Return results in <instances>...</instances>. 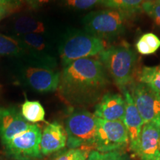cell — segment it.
<instances>
[{
    "label": "cell",
    "instance_id": "cell-1",
    "mask_svg": "<svg viewBox=\"0 0 160 160\" xmlns=\"http://www.w3.org/2000/svg\"><path fill=\"white\" fill-rule=\"evenodd\" d=\"M105 71L99 59H77L64 67L58 89L65 99L72 102L96 99L107 85Z\"/></svg>",
    "mask_w": 160,
    "mask_h": 160
},
{
    "label": "cell",
    "instance_id": "cell-2",
    "mask_svg": "<svg viewBox=\"0 0 160 160\" xmlns=\"http://www.w3.org/2000/svg\"><path fill=\"white\" fill-rule=\"evenodd\" d=\"M100 61L121 90L127 88L134 74L137 56L128 44L111 46L99 54Z\"/></svg>",
    "mask_w": 160,
    "mask_h": 160
},
{
    "label": "cell",
    "instance_id": "cell-3",
    "mask_svg": "<svg viewBox=\"0 0 160 160\" xmlns=\"http://www.w3.org/2000/svg\"><path fill=\"white\" fill-rule=\"evenodd\" d=\"M67 146L68 148H94L97 117L85 110H76L65 120Z\"/></svg>",
    "mask_w": 160,
    "mask_h": 160
},
{
    "label": "cell",
    "instance_id": "cell-4",
    "mask_svg": "<svg viewBox=\"0 0 160 160\" xmlns=\"http://www.w3.org/2000/svg\"><path fill=\"white\" fill-rule=\"evenodd\" d=\"M105 50L103 39L87 32L77 31L66 37L60 45L59 53L65 67L77 59L99 55Z\"/></svg>",
    "mask_w": 160,
    "mask_h": 160
},
{
    "label": "cell",
    "instance_id": "cell-5",
    "mask_svg": "<svg viewBox=\"0 0 160 160\" xmlns=\"http://www.w3.org/2000/svg\"><path fill=\"white\" fill-rule=\"evenodd\" d=\"M131 13L116 9L93 11L83 19L85 31L99 37L113 38L124 33Z\"/></svg>",
    "mask_w": 160,
    "mask_h": 160
},
{
    "label": "cell",
    "instance_id": "cell-6",
    "mask_svg": "<svg viewBox=\"0 0 160 160\" xmlns=\"http://www.w3.org/2000/svg\"><path fill=\"white\" fill-rule=\"evenodd\" d=\"M128 145V134L123 121H107L97 118L95 151L101 153L119 151Z\"/></svg>",
    "mask_w": 160,
    "mask_h": 160
},
{
    "label": "cell",
    "instance_id": "cell-7",
    "mask_svg": "<svg viewBox=\"0 0 160 160\" xmlns=\"http://www.w3.org/2000/svg\"><path fill=\"white\" fill-rule=\"evenodd\" d=\"M42 131L36 124L22 132L4 145L6 153L15 160H37L42 155L40 150Z\"/></svg>",
    "mask_w": 160,
    "mask_h": 160
},
{
    "label": "cell",
    "instance_id": "cell-8",
    "mask_svg": "<svg viewBox=\"0 0 160 160\" xmlns=\"http://www.w3.org/2000/svg\"><path fill=\"white\" fill-rule=\"evenodd\" d=\"M131 94L144 123L160 127V94L139 82L132 86Z\"/></svg>",
    "mask_w": 160,
    "mask_h": 160
},
{
    "label": "cell",
    "instance_id": "cell-9",
    "mask_svg": "<svg viewBox=\"0 0 160 160\" xmlns=\"http://www.w3.org/2000/svg\"><path fill=\"white\" fill-rule=\"evenodd\" d=\"M60 77L59 71L37 65L25 68L21 74L23 82L39 93L57 91L59 85Z\"/></svg>",
    "mask_w": 160,
    "mask_h": 160
},
{
    "label": "cell",
    "instance_id": "cell-10",
    "mask_svg": "<svg viewBox=\"0 0 160 160\" xmlns=\"http://www.w3.org/2000/svg\"><path fill=\"white\" fill-rule=\"evenodd\" d=\"M25 51V54L33 60L37 66L53 68L56 61L49 53L47 39L42 34H26L17 36Z\"/></svg>",
    "mask_w": 160,
    "mask_h": 160
},
{
    "label": "cell",
    "instance_id": "cell-11",
    "mask_svg": "<svg viewBox=\"0 0 160 160\" xmlns=\"http://www.w3.org/2000/svg\"><path fill=\"white\" fill-rule=\"evenodd\" d=\"M122 91L123 92L125 102V112L123 122L128 134L130 148L136 154L139 147L140 135L145 123L128 90L125 88Z\"/></svg>",
    "mask_w": 160,
    "mask_h": 160
},
{
    "label": "cell",
    "instance_id": "cell-12",
    "mask_svg": "<svg viewBox=\"0 0 160 160\" xmlns=\"http://www.w3.org/2000/svg\"><path fill=\"white\" fill-rule=\"evenodd\" d=\"M31 125L21 113L13 108H0V139L3 145L8 143L15 136L28 129Z\"/></svg>",
    "mask_w": 160,
    "mask_h": 160
},
{
    "label": "cell",
    "instance_id": "cell-13",
    "mask_svg": "<svg viewBox=\"0 0 160 160\" xmlns=\"http://www.w3.org/2000/svg\"><path fill=\"white\" fill-rule=\"evenodd\" d=\"M160 127L153 123L143 125L136 155L141 160H160Z\"/></svg>",
    "mask_w": 160,
    "mask_h": 160
},
{
    "label": "cell",
    "instance_id": "cell-14",
    "mask_svg": "<svg viewBox=\"0 0 160 160\" xmlns=\"http://www.w3.org/2000/svg\"><path fill=\"white\" fill-rule=\"evenodd\" d=\"M125 102L119 93H108L96 105L94 114L99 119L107 121H123Z\"/></svg>",
    "mask_w": 160,
    "mask_h": 160
},
{
    "label": "cell",
    "instance_id": "cell-15",
    "mask_svg": "<svg viewBox=\"0 0 160 160\" xmlns=\"http://www.w3.org/2000/svg\"><path fill=\"white\" fill-rule=\"evenodd\" d=\"M67 145V133L61 124L53 122L42 132L40 150L42 156H48L62 150Z\"/></svg>",
    "mask_w": 160,
    "mask_h": 160
},
{
    "label": "cell",
    "instance_id": "cell-16",
    "mask_svg": "<svg viewBox=\"0 0 160 160\" xmlns=\"http://www.w3.org/2000/svg\"><path fill=\"white\" fill-rule=\"evenodd\" d=\"M12 29L17 36L42 34L47 32L45 24L41 20L28 16H21L13 20Z\"/></svg>",
    "mask_w": 160,
    "mask_h": 160
},
{
    "label": "cell",
    "instance_id": "cell-17",
    "mask_svg": "<svg viewBox=\"0 0 160 160\" xmlns=\"http://www.w3.org/2000/svg\"><path fill=\"white\" fill-rule=\"evenodd\" d=\"M20 113L28 122L36 124L45 121V111L39 101L26 99L21 106Z\"/></svg>",
    "mask_w": 160,
    "mask_h": 160
},
{
    "label": "cell",
    "instance_id": "cell-18",
    "mask_svg": "<svg viewBox=\"0 0 160 160\" xmlns=\"http://www.w3.org/2000/svg\"><path fill=\"white\" fill-rule=\"evenodd\" d=\"M25 54V50L17 37L0 33V57H19Z\"/></svg>",
    "mask_w": 160,
    "mask_h": 160
},
{
    "label": "cell",
    "instance_id": "cell-19",
    "mask_svg": "<svg viewBox=\"0 0 160 160\" xmlns=\"http://www.w3.org/2000/svg\"><path fill=\"white\" fill-rule=\"evenodd\" d=\"M139 82L148 85L160 94V65L144 67L139 74Z\"/></svg>",
    "mask_w": 160,
    "mask_h": 160
},
{
    "label": "cell",
    "instance_id": "cell-20",
    "mask_svg": "<svg viewBox=\"0 0 160 160\" xmlns=\"http://www.w3.org/2000/svg\"><path fill=\"white\" fill-rule=\"evenodd\" d=\"M152 0H103V4L111 9L131 13L142 8L145 2Z\"/></svg>",
    "mask_w": 160,
    "mask_h": 160
},
{
    "label": "cell",
    "instance_id": "cell-21",
    "mask_svg": "<svg viewBox=\"0 0 160 160\" xmlns=\"http://www.w3.org/2000/svg\"><path fill=\"white\" fill-rule=\"evenodd\" d=\"M91 151L93 150L85 148H68L60 152L50 160H84L88 159Z\"/></svg>",
    "mask_w": 160,
    "mask_h": 160
},
{
    "label": "cell",
    "instance_id": "cell-22",
    "mask_svg": "<svg viewBox=\"0 0 160 160\" xmlns=\"http://www.w3.org/2000/svg\"><path fill=\"white\" fill-rule=\"evenodd\" d=\"M142 8L160 28V0L145 2L142 5Z\"/></svg>",
    "mask_w": 160,
    "mask_h": 160
},
{
    "label": "cell",
    "instance_id": "cell-23",
    "mask_svg": "<svg viewBox=\"0 0 160 160\" xmlns=\"http://www.w3.org/2000/svg\"><path fill=\"white\" fill-rule=\"evenodd\" d=\"M64 4L76 10H87L103 4V0H64Z\"/></svg>",
    "mask_w": 160,
    "mask_h": 160
},
{
    "label": "cell",
    "instance_id": "cell-24",
    "mask_svg": "<svg viewBox=\"0 0 160 160\" xmlns=\"http://www.w3.org/2000/svg\"><path fill=\"white\" fill-rule=\"evenodd\" d=\"M88 160H125V159L119 151L101 153L93 150L90 152Z\"/></svg>",
    "mask_w": 160,
    "mask_h": 160
},
{
    "label": "cell",
    "instance_id": "cell-25",
    "mask_svg": "<svg viewBox=\"0 0 160 160\" xmlns=\"http://www.w3.org/2000/svg\"><path fill=\"white\" fill-rule=\"evenodd\" d=\"M145 40L153 53L160 48V39L153 33H146L141 37Z\"/></svg>",
    "mask_w": 160,
    "mask_h": 160
},
{
    "label": "cell",
    "instance_id": "cell-26",
    "mask_svg": "<svg viewBox=\"0 0 160 160\" xmlns=\"http://www.w3.org/2000/svg\"><path fill=\"white\" fill-rule=\"evenodd\" d=\"M136 48H137L138 53H139L142 55H149L153 53V51L148 45V43L142 37H140L139 39L137 41V44H136Z\"/></svg>",
    "mask_w": 160,
    "mask_h": 160
},
{
    "label": "cell",
    "instance_id": "cell-27",
    "mask_svg": "<svg viewBox=\"0 0 160 160\" xmlns=\"http://www.w3.org/2000/svg\"><path fill=\"white\" fill-rule=\"evenodd\" d=\"M51 1H53V0H25L28 5L33 8L41 7V6L45 5V4L48 3Z\"/></svg>",
    "mask_w": 160,
    "mask_h": 160
},
{
    "label": "cell",
    "instance_id": "cell-28",
    "mask_svg": "<svg viewBox=\"0 0 160 160\" xmlns=\"http://www.w3.org/2000/svg\"><path fill=\"white\" fill-rule=\"evenodd\" d=\"M18 4H19V0H0V5L5 6L8 8L17 5Z\"/></svg>",
    "mask_w": 160,
    "mask_h": 160
},
{
    "label": "cell",
    "instance_id": "cell-29",
    "mask_svg": "<svg viewBox=\"0 0 160 160\" xmlns=\"http://www.w3.org/2000/svg\"><path fill=\"white\" fill-rule=\"evenodd\" d=\"M8 8L5 7V6L0 5V20L2 19L5 15L7 14L8 11Z\"/></svg>",
    "mask_w": 160,
    "mask_h": 160
},
{
    "label": "cell",
    "instance_id": "cell-30",
    "mask_svg": "<svg viewBox=\"0 0 160 160\" xmlns=\"http://www.w3.org/2000/svg\"><path fill=\"white\" fill-rule=\"evenodd\" d=\"M159 148L160 150V139H159Z\"/></svg>",
    "mask_w": 160,
    "mask_h": 160
},
{
    "label": "cell",
    "instance_id": "cell-31",
    "mask_svg": "<svg viewBox=\"0 0 160 160\" xmlns=\"http://www.w3.org/2000/svg\"><path fill=\"white\" fill-rule=\"evenodd\" d=\"M84 160H88V159H84Z\"/></svg>",
    "mask_w": 160,
    "mask_h": 160
}]
</instances>
